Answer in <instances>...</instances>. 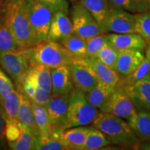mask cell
<instances>
[{
  "mask_svg": "<svg viewBox=\"0 0 150 150\" xmlns=\"http://www.w3.org/2000/svg\"><path fill=\"white\" fill-rule=\"evenodd\" d=\"M0 20L20 48L31 47L37 44L24 0H4L0 6Z\"/></svg>",
  "mask_w": 150,
  "mask_h": 150,
  "instance_id": "obj_1",
  "label": "cell"
},
{
  "mask_svg": "<svg viewBox=\"0 0 150 150\" xmlns=\"http://www.w3.org/2000/svg\"><path fill=\"white\" fill-rule=\"evenodd\" d=\"M93 125L102 131L112 144L125 147H135L139 143V139L129 122L123 118L100 112Z\"/></svg>",
  "mask_w": 150,
  "mask_h": 150,
  "instance_id": "obj_2",
  "label": "cell"
},
{
  "mask_svg": "<svg viewBox=\"0 0 150 150\" xmlns=\"http://www.w3.org/2000/svg\"><path fill=\"white\" fill-rule=\"evenodd\" d=\"M79 59L70 53L61 43L54 41L45 40L31 47V65L40 64L53 69L70 65Z\"/></svg>",
  "mask_w": 150,
  "mask_h": 150,
  "instance_id": "obj_3",
  "label": "cell"
},
{
  "mask_svg": "<svg viewBox=\"0 0 150 150\" xmlns=\"http://www.w3.org/2000/svg\"><path fill=\"white\" fill-rule=\"evenodd\" d=\"M99 112L97 108L88 102L86 93L74 87L69 94L67 120L63 129L93 124Z\"/></svg>",
  "mask_w": 150,
  "mask_h": 150,
  "instance_id": "obj_4",
  "label": "cell"
},
{
  "mask_svg": "<svg viewBox=\"0 0 150 150\" xmlns=\"http://www.w3.org/2000/svg\"><path fill=\"white\" fill-rule=\"evenodd\" d=\"M31 47L20 48L13 51L0 52V65L21 86L30 67Z\"/></svg>",
  "mask_w": 150,
  "mask_h": 150,
  "instance_id": "obj_5",
  "label": "cell"
},
{
  "mask_svg": "<svg viewBox=\"0 0 150 150\" xmlns=\"http://www.w3.org/2000/svg\"><path fill=\"white\" fill-rule=\"evenodd\" d=\"M29 22L37 43L47 40L51 24L52 11L39 0H24Z\"/></svg>",
  "mask_w": 150,
  "mask_h": 150,
  "instance_id": "obj_6",
  "label": "cell"
},
{
  "mask_svg": "<svg viewBox=\"0 0 150 150\" xmlns=\"http://www.w3.org/2000/svg\"><path fill=\"white\" fill-rule=\"evenodd\" d=\"M99 110L102 112L111 114L127 120L137 112L131 98L122 86H116Z\"/></svg>",
  "mask_w": 150,
  "mask_h": 150,
  "instance_id": "obj_7",
  "label": "cell"
},
{
  "mask_svg": "<svg viewBox=\"0 0 150 150\" xmlns=\"http://www.w3.org/2000/svg\"><path fill=\"white\" fill-rule=\"evenodd\" d=\"M70 13L74 34L88 39L102 33L96 20L81 4L74 3Z\"/></svg>",
  "mask_w": 150,
  "mask_h": 150,
  "instance_id": "obj_8",
  "label": "cell"
},
{
  "mask_svg": "<svg viewBox=\"0 0 150 150\" xmlns=\"http://www.w3.org/2000/svg\"><path fill=\"white\" fill-rule=\"evenodd\" d=\"M71 77L74 88L88 93L99 83L91 65L84 59H79L70 65Z\"/></svg>",
  "mask_w": 150,
  "mask_h": 150,
  "instance_id": "obj_9",
  "label": "cell"
},
{
  "mask_svg": "<svg viewBox=\"0 0 150 150\" xmlns=\"http://www.w3.org/2000/svg\"><path fill=\"white\" fill-rule=\"evenodd\" d=\"M106 32L135 33V14L112 7L106 22Z\"/></svg>",
  "mask_w": 150,
  "mask_h": 150,
  "instance_id": "obj_10",
  "label": "cell"
},
{
  "mask_svg": "<svg viewBox=\"0 0 150 150\" xmlns=\"http://www.w3.org/2000/svg\"><path fill=\"white\" fill-rule=\"evenodd\" d=\"M144 51L136 49H127L118 50L114 70L120 76H124L130 74L140 65L145 56Z\"/></svg>",
  "mask_w": 150,
  "mask_h": 150,
  "instance_id": "obj_11",
  "label": "cell"
},
{
  "mask_svg": "<svg viewBox=\"0 0 150 150\" xmlns=\"http://www.w3.org/2000/svg\"><path fill=\"white\" fill-rule=\"evenodd\" d=\"M123 88L137 111H150V77Z\"/></svg>",
  "mask_w": 150,
  "mask_h": 150,
  "instance_id": "obj_12",
  "label": "cell"
},
{
  "mask_svg": "<svg viewBox=\"0 0 150 150\" xmlns=\"http://www.w3.org/2000/svg\"><path fill=\"white\" fill-rule=\"evenodd\" d=\"M73 34V27L68 14L62 11L53 13L47 40L61 42L63 39Z\"/></svg>",
  "mask_w": 150,
  "mask_h": 150,
  "instance_id": "obj_13",
  "label": "cell"
},
{
  "mask_svg": "<svg viewBox=\"0 0 150 150\" xmlns=\"http://www.w3.org/2000/svg\"><path fill=\"white\" fill-rule=\"evenodd\" d=\"M69 94L52 96L45 107L50 123L63 129L67 120Z\"/></svg>",
  "mask_w": 150,
  "mask_h": 150,
  "instance_id": "obj_14",
  "label": "cell"
},
{
  "mask_svg": "<svg viewBox=\"0 0 150 150\" xmlns=\"http://www.w3.org/2000/svg\"><path fill=\"white\" fill-rule=\"evenodd\" d=\"M52 96L69 94L74 86L71 77L70 65L51 69Z\"/></svg>",
  "mask_w": 150,
  "mask_h": 150,
  "instance_id": "obj_15",
  "label": "cell"
},
{
  "mask_svg": "<svg viewBox=\"0 0 150 150\" xmlns=\"http://www.w3.org/2000/svg\"><path fill=\"white\" fill-rule=\"evenodd\" d=\"M96 20L102 33H106V22L112 9L108 0H79Z\"/></svg>",
  "mask_w": 150,
  "mask_h": 150,
  "instance_id": "obj_16",
  "label": "cell"
},
{
  "mask_svg": "<svg viewBox=\"0 0 150 150\" xmlns=\"http://www.w3.org/2000/svg\"><path fill=\"white\" fill-rule=\"evenodd\" d=\"M108 43L117 50L136 49L145 51L147 42L139 34L129 33H108Z\"/></svg>",
  "mask_w": 150,
  "mask_h": 150,
  "instance_id": "obj_17",
  "label": "cell"
},
{
  "mask_svg": "<svg viewBox=\"0 0 150 150\" xmlns=\"http://www.w3.org/2000/svg\"><path fill=\"white\" fill-rule=\"evenodd\" d=\"M83 59L93 68L99 82L115 88L120 79V76L114 69L104 65L95 56H87Z\"/></svg>",
  "mask_w": 150,
  "mask_h": 150,
  "instance_id": "obj_18",
  "label": "cell"
},
{
  "mask_svg": "<svg viewBox=\"0 0 150 150\" xmlns=\"http://www.w3.org/2000/svg\"><path fill=\"white\" fill-rule=\"evenodd\" d=\"M18 91L20 92V104H19L17 120L29 127L38 137L40 136V131L38 127L33 115L31 101L28 98V97L20 88H18Z\"/></svg>",
  "mask_w": 150,
  "mask_h": 150,
  "instance_id": "obj_19",
  "label": "cell"
},
{
  "mask_svg": "<svg viewBox=\"0 0 150 150\" xmlns=\"http://www.w3.org/2000/svg\"><path fill=\"white\" fill-rule=\"evenodd\" d=\"M90 127H74L65 129L61 134V142L65 149L80 150L83 145Z\"/></svg>",
  "mask_w": 150,
  "mask_h": 150,
  "instance_id": "obj_20",
  "label": "cell"
},
{
  "mask_svg": "<svg viewBox=\"0 0 150 150\" xmlns=\"http://www.w3.org/2000/svg\"><path fill=\"white\" fill-rule=\"evenodd\" d=\"M128 122L138 139L143 141L150 139V111H137Z\"/></svg>",
  "mask_w": 150,
  "mask_h": 150,
  "instance_id": "obj_21",
  "label": "cell"
},
{
  "mask_svg": "<svg viewBox=\"0 0 150 150\" xmlns=\"http://www.w3.org/2000/svg\"><path fill=\"white\" fill-rule=\"evenodd\" d=\"M27 74L34 79L37 86L49 92H52L51 68L45 65L37 64L31 65Z\"/></svg>",
  "mask_w": 150,
  "mask_h": 150,
  "instance_id": "obj_22",
  "label": "cell"
},
{
  "mask_svg": "<svg viewBox=\"0 0 150 150\" xmlns=\"http://www.w3.org/2000/svg\"><path fill=\"white\" fill-rule=\"evenodd\" d=\"M110 143H111L110 140L102 131L95 127H90L85 142L81 147L80 150L99 149L106 147Z\"/></svg>",
  "mask_w": 150,
  "mask_h": 150,
  "instance_id": "obj_23",
  "label": "cell"
},
{
  "mask_svg": "<svg viewBox=\"0 0 150 150\" xmlns=\"http://www.w3.org/2000/svg\"><path fill=\"white\" fill-rule=\"evenodd\" d=\"M114 89L99 81L94 88L86 93V98L90 104L99 109L106 102Z\"/></svg>",
  "mask_w": 150,
  "mask_h": 150,
  "instance_id": "obj_24",
  "label": "cell"
},
{
  "mask_svg": "<svg viewBox=\"0 0 150 150\" xmlns=\"http://www.w3.org/2000/svg\"><path fill=\"white\" fill-rule=\"evenodd\" d=\"M21 134L20 138L13 143L8 144L9 147L13 150H31L35 149V142L37 136L26 125L19 122Z\"/></svg>",
  "mask_w": 150,
  "mask_h": 150,
  "instance_id": "obj_25",
  "label": "cell"
},
{
  "mask_svg": "<svg viewBox=\"0 0 150 150\" xmlns=\"http://www.w3.org/2000/svg\"><path fill=\"white\" fill-rule=\"evenodd\" d=\"M60 43L76 57L80 59L87 57V51H86L87 43H86V39L83 38L73 33L63 39Z\"/></svg>",
  "mask_w": 150,
  "mask_h": 150,
  "instance_id": "obj_26",
  "label": "cell"
},
{
  "mask_svg": "<svg viewBox=\"0 0 150 150\" xmlns=\"http://www.w3.org/2000/svg\"><path fill=\"white\" fill-rule=\"evenodd\" d=\"M149 77H150V62L147 58H145L136 70L130 74L120 77L117 86H128Z\"/></svg>",
  "mask_w": 150,
  "mask_h": 150,
  "instance_id": "obj_27",
  "label": "cell"
},
{
  "mask_svg": "<svg viewBox=\"0 0 150 150\" xmlns=\"http://www.w3.org/2000/svg\"><path fill=\"white\" fill-rule=\"evenodd\" d=\"M35 122L40 131V135L48 136L51 132L52 124L50 123L47 111L44 106L31 102Z\"/></svg>",
  "mask_w": 150,
  "mask_h": 150,
  "instance_id": "obj_28",
  "label": "cell"
},
{
  "mask_svg": "<svg viewBox=\"0 0 150 150\" xmlns=\"http://www.w3.org/2000/svg\"><path fill=\"white\" fill-rule=\"evenodd\" d=\"M1 102L4 111V117L10 120H17L20 104V92L18 90H13Z\"/></svg>",
  "mask_w": 150,
  "mask_h": 150,
  "instance_id": "obj_29",
  "label": "cell"
},
{
  "mask_svg": "<svg viewBox=\"0 0 150 150\" xmlns=\"http://www.w3.org/2000/svg\"><path fill=\"white\" fill-rule=\"evenodd\" d=\"M135 33L139 34L146 42L150 40V11L136 13Z\"/></svg>",
  "mask_w": 150,
  "mask_h": 150,
  "instance_id": "obj_30",
  "label": "cell"
},
{
  "mask_svg": "<svg viewBox=\"0 0 150 150\" xmlns=\"http://www.w3.org/2000/svg\"><path fill=\"white\" fill-rule=\"evenodd\" d=\"M87 56H96L98 52L108 43V33H99L86 39Z\"/></svg>",
  "mask_w": 150,
  "mask_h": 150,
  "instance_id": "obj_31",
  "label": "cell"
},
{
  "mask_svg": "<svg viewBox=\"0 0 150 150\" xmlns=\"http://www.w3.org/2000/svg\"><path fill=\"white\" fill-rule=\"evenodd\" d=\"M18 49L20 47L14 40L10 31L0 20V52L13 51Z\"/></svg>",
  "mask_w": 150,
  "mask_h": 150,
  "instance_id": "obj_32",
  "label": "cell"
},
{
  "mask_svg": "<svg viewBox=\"0 0 150 150\" xmlns=\"http://www.w3.org/2000/svg\"><path fill=\"white\" fill-rule=\"evenodd\" d=\"M117 54L118 50L108 43L97 53L95 57L104 65H107L110 68L114 69L116 60H117Z\"/></svg>",
  "mask_w": 150,
  "mask_h": 150,
  "instance_id": "obj_33",
  "label": "cell"
},
{
  "mask_svg": "<svg viewBox=\"0 0 150 150\" xmlns=\"http://www.w3.org/2000/svg\"><path fill=\"white\" fill-rule=\"evenodd\" d=\"M5 118V117H4ZM5 136L8 144L13 143L20 138L21 131L18 120H10L5 118Z\"/></svg>",
  "mask_w": 150,
  "mask_h": 150,
  "instance_id": "obj_34",
  "label": "cell"
},
{
  "mask_svg": "<svg viewBox=\"0 0 150 150\" xmlns=\"http://www.w3.org/2000/svg\"><path fill=\"white\" fill-rule=\"evenodd\" d=\"M13 89L15 87L11 79L0 68V101H3Z\"/></svg>",
  "mask_w": 150,
  "mask_h": 150,
  "instance_id": "obj_35",
  "label": "cell"
},
{
  "mask_svg": "<svg viewBox=\"0 0 150 150\" xmlns=\"http://www.w3.org/2000/svg\"><path fill=\"white\" fill-rule=\"evenodd\" d=\"M52 97V92L45 91V90L41 88L39 86H36L34 97H33V99L31 100V102L36 103V104L44 106V107H46L47 104Z\"/></svg>",
  "mask_w": 150,
  "mask_h": 150,
  "instance_id": "obj_36",
  "label": "cell"
},
{
  "mask_svg": "<svg viewBox=\"0 0 150 150\" xmlns=\"http://www.w3.org/2000/svg\"><path fill=\"white\" fill-rule=\"evenodd\" d=\"M50 8L52 13L62 11L68 14L69 4L67 0H39Z\"/></svg>",
  "mask_w": 150,
  "mask_h": 150,
  "instance_id": "obj_37",
  "label": "cell"
},
{
  "mask_svg": "<svg viewBox=\"0 0 150 150\" xmlns=\"http://www.w3.org/2000/svg\"><path fill=\"white\" fill-rule=\"evenodd\" d=\"M112 7L126 10L129 12L136 13V9L132 0H108Z\"/></svg>",
  "mask_w": 150,
  "mask_h": 150,
  "instance_id": "obj_38",
  "label": "cell"
},
{
  "mask_svg": "<svg viewBox=\"0 0 150 150\" xmlns=\"http://www.w3.org/2000/svg\"><path fill=\"white\" fill-rule=\"evenodd\" d=\"M136 9V13L150 11V0H132Z\"/></svg>",
  "mask_w": 150,
  "mask_h": 150,
  "instance_id": "obj_39",
  "label": "cell"
},
{
  "mask_svg": "<svg viewBox=\"0 0 150 150\" xmlns=\"http://www.w3.org/2000/svg\"><path fill=\"white\" fill-rule=\"evenodd\" d=\"M5 127L6 121L4 116L0 112V147H4L5 144Z\"/></svg>",
  "mask_w": 150,
  "mask_h": 150,
  "instance_id": "obj_40",
  "label": "cell"
},
{
  "mask_svg": "<svg viewBox=\"0 0 150 150\" xmlns=\"http://www.w3.org/2000/svg\"><path fill=\"white\" fill-rule=\"evenodd\" d=\"M145 58H147L148 61L150 62V40L147 42V45H146L145 50Z\"/></svg>",
  "mask_w": 150,
  "mask_h": 150,
  "instance_id": "obj_41",
  "label": "cell"
},
{
  "mask_svg": "<svg viewBox=\"0 0 150 150\" xmlns=\"http://www.w3.org/2000/svg\"><path fill=\"white\" fill-rule=\"evenodd\" d=\"M4 0H0V6H1V4L4 2Z\"/></svg>",
  "mask_w": 150,
  "mask_h": 150,
  "instance_id": "obj_42",
  "label": "cell"
},
{
  "mask_svg": "<svg viewBox=\"0 0 150 150\" xmlns=\"http://www.w3.org/2000/svg\"><path fill=\"white\" fill-rule=\"evenodd\" d=\"M71 1H78V0H70Z\"/></svg>",
  "mask_w": 150,
  "mask_h": 150,
  "instance_id": "obj_43",
  "label": "cell"
}]
</instances>
